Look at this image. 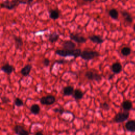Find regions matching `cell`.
Returning <instances> with one entry per match:
<instances>
[{"instance_id":"cb8c5ba5","label":"cell","mask_w":135,"mask_h":135,"mask_svg":"<svg viewBox=\"0 0 135 135\" xmlns=\"http://www.w3.org/2000/svg\"><path fill=\"white\" fill-rule=\"evenodd\" d=\"M131 50L130 48L129 47H124L122 49V50L121 51L122 54L125 57H127V56H128L129 55H130L131 53Z\"/></svg>"},{"instance_id":"8fae6325","label":"cell","mask_w":135,"mask_h":135,"mask_svg":"<svg viewBox=\"0 0 135 135\" xmlns=\"http://www.w3.org/2000/svg\"><path fill=\"white\" fill-rule=\"evenodd\" d=\"M125 127L128 131L135 132V120H130L128 121L125 125Z\"/></svg>"},{"instance_id":"7402d4cb","label":"cell","mask_w":135,"mask_h":135,"mask_svg":"<svg viewBox=\"0 0 135 135\" xmlns=\"http://www.w3.org/2000/svg\"><path fill=\"white\" fill-rule=\"evenodd\" d=\"M109 14L111 18L113 19H117L118 18V16H119L118 12L117 11V10L114 9L110 10L109 12Z\"/></svg>"},{"instance_id":"d4e9b609","label":"cell","mask_w":135,"mask_h":135,"mask_svg":"<svg viewBox=\"0 0 135 135\" xmlns=\"http://www.w3.org/2000/svg\"><path fill=\"white\" fill-rule=\"evenodd\" d=\"M14 104L17 107H22L23 106V101L19 98H16V99L15 100V101H14Z\"/></svg>"},{"instance_id":"2e32d148","label":"cell","mask_w":135,"mask_h":135,"mask_svg":"<svg viewBox=\"0 0 135 135\" xmlns=\"http://www.w3.org/2000/svg\"><path fill=\"white\" fill-rule=\"evenodd\" d=\"M122 107L125 111H129L132 108V104L130 100H125L122 103Z\"/></svg>"},{"instance_id":"d6a6232c","label":"cell","mask_w":135,"mask_h":135,"mask_svg":"<svg viewBox=\"0 0 135 135\" xmlns=\"http://www.w3.org/2000/svg\"><path fill=\"white\" fill-rule=\"evenodd\" d=\"M133 30H134V31H135V24H134V25H133Z\"/></svg>"},{"instance_id":"30bf717a","label":"cell","mask_w":135,"mask_h":135,"mask_svg":"<svg viewBox=\"0 0 135 135\" xmlns=\"http://www.w3.org/2000/svg\"><path fill=\"white\" fill-rule=\"evenodd\" d=\"M62 46L65 50H72L75 49L76 45L71 41H66L62 44Z\"/></svg>"},{"instance_id":"4316f807","label":"cell","mask_w":135,"mask_h":135,"mask_svg":"<svg viewBox=\"0 0 135 135\" xmlns=\"http://www.w3.org/2000/svg\"><path fill=\"white\" fill-rule=\"evenodd\" d=\"M53 111L55 112H59L60 113V114H62L63 112H64V110L61 108H56V109H55L53 110Z\"/></svg>"},{"instance_id":"9c48e42d","label":"cell","mask_w":135,"mask_h":135,"mask_svg":"<svg viewBox=\"0 0 135 135\" xmlns=\"http://www.w3.org/2000/svg\"><path fill=\"white\" fill-rule=\"evenodd\" d=\"M123 66L120 63L115 62L111 65V70L115 74H118L122 72Z\"/></svg>"},{"instance_id":"9a60e30c","label":"cell","mask_w":135,"mask_h":135,"mask_svg":"<svg viewBox=\"0 0 135 135\" xmlns=\"http://www.w3.org/2000/svg\"><path fill=\"white\" fill-rule=\"evenodd\" d=\"M49 16L53 20L58 19L60 16V13L58 10H52L49 11Z\"/></svg>"},{"instance_id":"277c9868","label":"cell","mask_w":135,"mask_h":135,"mask_svg":"<svg viewBox=\"0 0 135 135\" xmlns=\"http://www.w3.org/2000/svg\"><path fill=\"white\" fill-rule=\"evenodd\" d=\"M20 3H21V1L20 0H13L12 1L6 0L1 4V6L8 10H12L18 6Z\"/></svg>"},{"instance_id":"6da1fadb","label":"cell","mask_w":135,"mask_h":135,"mask_svg":"<svg viewBox=\"0 0 135 135\" xmlns=\"http://www.w3.org/2000/svg\"><path fill=\"white\" fill-rule=\"evenodd\" d=\"M82 51L80 49H75L72 50H57L56 51V54L62 57H66L69 56H73L75 58H77L80 57Z\"/></svg>"},{"instance_id":"1f68e13d","label":"cell","mask_w":135,"mask_h":135,"mask_svg":"<svg viewBox=\"0 0 135 135\" xmlns=\"http://www.w3.org/2000/svg\"><path fill=\"white\" fill-rule=\"evenodd\" d=\"M84 1H87V2H92L94 1V0H84Z\"/></svg>"},{"instance_id":"5bb4252c","label":"cell","mask_w":135,"mask_h":135,"mask_svg":"<svg viewBox=\"0 0 135 135\" xmlns=\"http://www.w3.org/2000/svg\"><path fill=\"white\" fill-rule=\"evenodd\" d=\"M73 98L77 100H80L83 97V95H84V93L83 92L80 90V89H75L74 90V91H73Z\"/></svg>"},{"instance_id":"7c38bea8","label":"cell","mask_w":135,"mask_h":135,"mask_svg":"<svg viewBox=\"0 0 135 135\" xmlns=\"http://www.w3.org/2000/svg\"><path fill=\"white\" fill-rule=\"evenodd\" d=\"M74 88L71 86H68L63 88V94L64 96H70L73 95Z\"/></svg>"},{"instance_id":"603a6c76","label":"cell","mask_w":135,"mask_h":135,"mask_svg":"<svg viewBox=\"0 0 135 135\" xmlns=\"http://www.w3.org/2000/svg\"><path fill=\"white\" fill-rule=\"evenodd\" d=\"M14 40L17 49L21 48L22 46L23 42L22 38L18 37H14Z\"/></svg>"},{"instance_id":"ac0fdd59","label":"cell","mask_w":135,"mask_h":135,"mask_svg":"<svg viewBox=\"0 0 135 135\" xmlns=\"http://www.w3.org/2000/svg\"><path fill=\"white\" fill-rule=\"evenodd\" d=\"M31 69H32V66L30 64H28L21 69V73L23 76H28L30 74Z\"/></svg>"},{"instance_id":"8992f818","label":"cell","mask_w":135,"mask_h":135,"mask_svg":"<svg viewBox=\"0 0 135 135\" xmlns=\"http://www.w3.org/2000/svg\"><path fill=\"white\" fill-rule=\"evenodd\" d=\"M85 77L87 78V79L91 81L99 82L102 80V77L100 75L91 71H87L85 73Z\"/></svg>"},{"instance_id":"484cf974","label":"cell","mask_w":135,"mask_h":135,"mask_svg":"<svg viewBox=\"0 0 135 135\" xmlns=\"http://www.w3.org/2000/svg\"><path fill=\"white\" fill-rule=\"evenodd\" d=\"M100 108L105 111H108L110 108L109 105L108 104H107V103H104L102 104H101Z\"/></svg>"},{"instance_id":"7a4b0ae2","label":"cell","mask_w":135,"mask_h":135,"mask_svg":"<svg viewBox=\"0 0 135 135\" xmlns=\"http://www.w3.org/2000/svg\"><path fill=\"white\" fill-rule=\"evenodd\" d=\"M99 56L100 54L97 51L91 50H84L81 52L80 57L84 60H90L93 59L95 58L98 57Z\"/></svg>"},{"instance_id":"52a82bcc","label":"cell","mask_w":135,"mask_h":135,"mask_svg":"<svg viewBox=\"0 0 135 135\" xmlns=\"http://www.w3.org/2000/svg\"><path fill=\"white\" fill-rule=\"evenodd\" d=\"M70 38L72 40H73L74 41L79 43H85L87 41V39L82 37L78 35H75L74 33H71L70 35Z\"/></svg>"},{"instance_id":"3957f363","label":"cell","mask_w":135,"mask_h":135,"mask_svg":"<svg viewBox=\"0 0 135 135\" xmlns=\"http://www.w3.org/2000/svg\"><path fill=\"white\" fill-rule=\"evenodd\" d=\"M129 112L128 111H125L124 112H120L116 114L114 117L113 122L116 123H122L127 120L129 117Z\"/></svg>"},{"instance_id":"5b68a950","label":"cell","mask_w":135,"mask_h":135,"mask_svg":"<svg viewBox=\"0 0 135 135\" xmlns=\"http://www.w3.org/2000/svg\"><path fill=\"white\" fill-rule=\"evenodd\" d=\"M56 98L52 95L43 97L40 99V103L43 105H52L56 102Z\"/></svg>"},{"instance_id":"f1b7e54d","label":"cell","mask_w":135,"mask_h":135,"mask_svg":"<svg viewBox=\"0 0 135 135\" xmlns=\"http://www.w3.org/2000/svg\"><path fill=\"white\" fill-rule=\"evenodd\" d=\"M2 101H3V102L4 103H8L9 102V101H10V100H9V99L8 98H6V97H3V98H2Z\"/></svg>"},{"instance_id":"4fadbf2b","label":"cell","mask_w":135,"mask_h":135,"mask_svg":"<svg viewBox=\"0 0 135 135\" xmlns=\"http://www.w3.org/2000/svg\"><path fill=\"white\" fill-rule=\"evenodd\" d=\"M1 70L8 75H10L14 71V68L9 64H6L1 67Z\"/></svg>"},{"instance_id":"e0dca14e","label":"cell","mask_w":135,"mask_h":135,"mask_svg":"<svg viewBox=\"0 0 135 135\" xmlns=\"http://www.w3.org/2000/svg\"><path fill=\"white\" fill-rule=\"evenodd\" d=\"M89 39L93 43L97 44H101L104 42V40L99 36H92L89 37Z\"/></svg>"},{"instance_id":"d6986e66","label":"cell","mask_w":135,"mask_h":135,"mask_svg":"<svg viewBox=\"0 0 135 135\" xmlns=\"http://www.w3.org/2000/svg\"><path fill=\"white\" fill-rule=\"evenodd\" d=\"M59 38V35L58 33L54 32L52 33H51L49 36V41L51 42V43H54L58 40Z\"/></svg>"},{"instance_id":"44dd1931","label":"cell","mask_w":135,"mask_h":135,"mask_svg":"<svg viewBox=\"0 0 135 135\" xmlns=\"http://www.w3.org/2000/svg\"><path fill=\"white\" fill-rule=\"evenodd\" d=\"M122 15L126 21H127L129 23H132V20H133L131 16V15L128 12L124 11L122 12Z\"/></svg>"},{"instance_id":"ba28073f","label":"cell","mask_w":135,"mask_h":135,"mask_svg":"<svg viewBox=\"0 0 135 135\" xmlns=\"http://www.w3.org/2000/svg\"><path fill=\"white\" fill-rule=\"evenodd\" d=\"M14 131L18 135H29V132L20 125H16L14 128Z\"/></svg>"},{"instance_id":"ffe728a7","label":"cell","mask_w":135,"mask_h":135,"mask_svg":"<svg viewBox=\"0 0 135 135\" xmlns=\"http://www.w3.org/2000/svg\"><path fill=\"white\" fill-rule=\"evenodd\" d=\"M31 112L34 114H38L40 111V108L38 105H33L30 108Z\"/></svg>"},{"instance_id":"83f0119b","label":"cell","mask_w":135,"mask_h":135,"mask_svg":"<svg viewBox=\"0 0 135 135\" xmlns=\"http://www.w3.org/2000/svg\"><path fill=\"white\" fill-rule=\"evenodd\" d=\"M50 60L48 59H45L43 61V64L45 65V66H48L49 64H50Z\"/></svg>"},{"instance_id":"f546056e","label":"cell","mask_w":135,"mask_h":135,"mask_svg":"<svg viewBox=\"0 0 135 135\" xmlns=\"http://www.w3.org/2000/svg\"><path fill=\"white\" fill-rule=\"evenodd\" d=\"M65 61H64V60H58V61H56V62L60 63V64H62V63H64Z\"/></svg>"},{"instance_id":"4dcf8cb0","label":"cell","mask_w":135,"mask_h":135,"mask_svg":"<svg viewBox=\"0 0 135 135\" xmlns=\"http://www.w3.org/2000/svg\"><path fill=\"white\" fill-rule=\"evenodd\" d=\"M35 135H43L42 133H41V132H37Z\"/></svg>"}]
</instances>
